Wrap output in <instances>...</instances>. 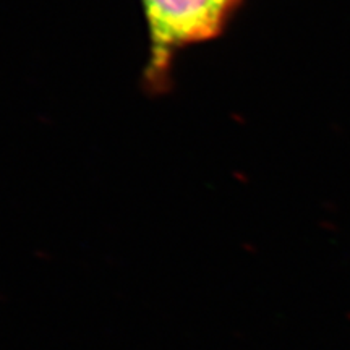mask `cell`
I'll list each match as a JSON object with an SVG mask.
<instances>
[{"label":"cell","mask_w":350,"mask_h":350,"mask_svg":"<svg viewBox=\"0 0 350 350\" xmlns=\"http://www.w3.org/2000/svg\"><path fill=\"white\" fill-rule=\"evenodd\" d=\"M240 0H143L151 38L150 70L157 80L180 47L217 38Z\"/></svg>","instance_id":"6da1fadb"}]
</instances>
